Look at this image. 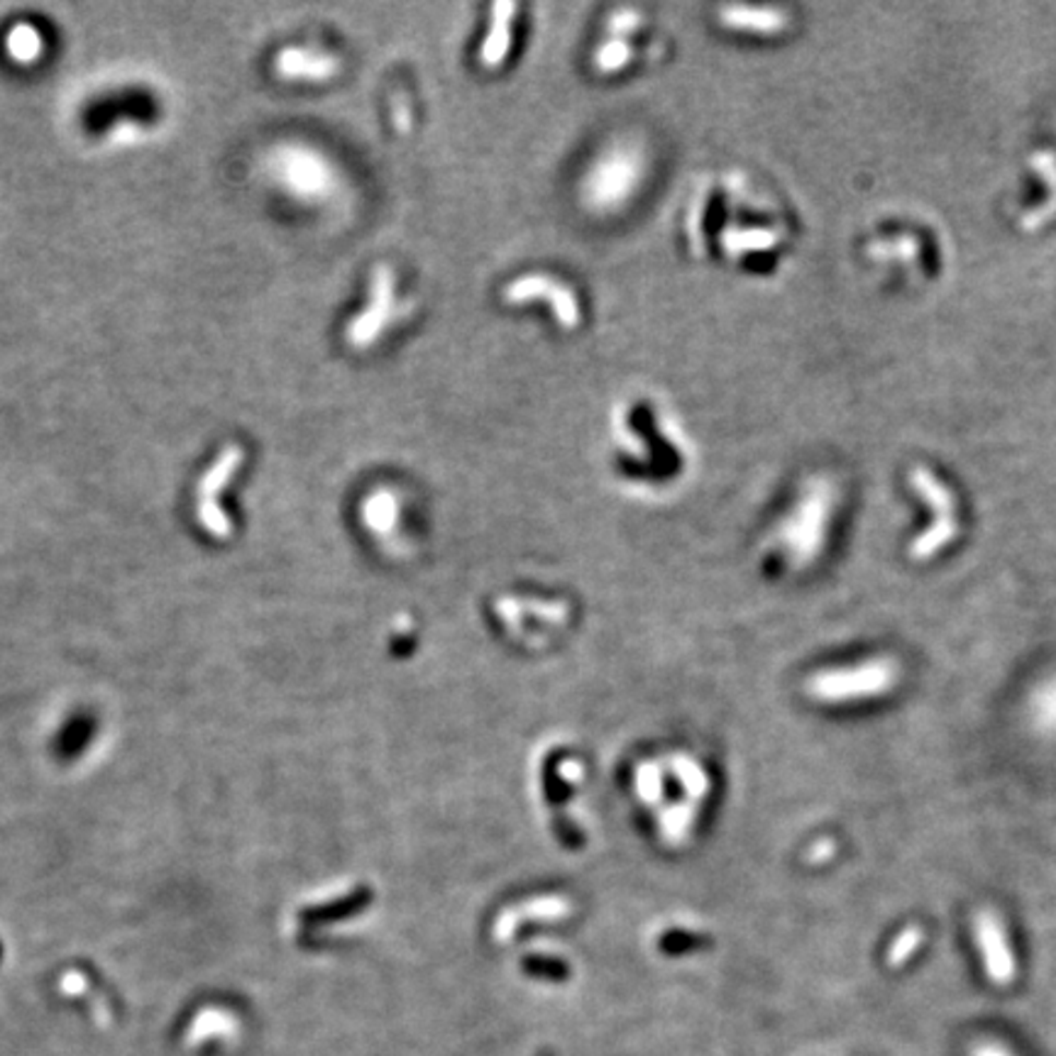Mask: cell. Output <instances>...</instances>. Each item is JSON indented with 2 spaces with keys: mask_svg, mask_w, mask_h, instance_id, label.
Listing matches in <instances>:
<instances>
[{
  "mask_svg": "<svg viewBox=\"0 0 1056 1056\" xmlns=\"http://www.w3.org/2000/svg\"><path fill=\"white\" fill-rule=\"evenodd\" d=\"M645 152L636 140H614L590 164L580 181V201L592 215L629 206L645 179Z\"/></svg>",
  "mask_w": 1056,
  "mask_h": 1056,
  "instance_id": "obj_1",
  "label": "cell"
},
{
  "mask_svg": "<svg viewBox=\"0 0 1056 1056\" xmlns=\"http://www.w3.org/2000/svg\"><path fill=\"white\" fill-rule=\"evenodd\" d=\"M834 509V487L824 479H812L799 491V499L778 529V546L793 566H807L822 550Z\"/></svg>",
  "mask_w": 1056,
  "mask_h": 1056,
  "instance_id": "obj_2",
  "label": "cell"
},
{
  "mask_svg": "<svg viewBox=\"0 0 1056 1056\" xmlns=\"http://www.w3.org/2000/svg\"><path fill=\"white\" fill-rule=\"evenodd\" d=\"M900 683V665L893 658H868L815 673L807 680V695L824 704H849L878 700L890 695Z\"/></svg>",
  "mask_w": 1056,
  "mask_h": 1056,
  "instance_id": "obj_3",
  "label": "cell"
},
{
  "mask_svg": "<svg viewBox=\"0 0 1056 1056\" xmlns=\"http://www.w3.org/2000/svg\"><path fill=\"white\" fill-rule=\"evenodd\" d=\"M274 174L296 199L321 203L341 189V174L321 152L306 145H286L274 157Z\"/></svg>",
  "mask_w": 1056,
  "mask_h": 1056,
  "instance_id": "obj_4",
  "label": "cell"
},
{
  "mask_svg": "<svg viewBox=\"0 0 1056 1056\" xmlns=\"http://www.w3.org/2000/svg\"><path fill=\"white\" fill-rule=\"evenodd\" d=\"M399 313L396 274L389 264H377L370 274L365 309L345 325V343L355 351H367L377 345Z\"/></svg>",
  "mask_w": 1056,
  "mask_h": 1056,
  "instance_id": "obj_5",
  "label": "cell"
},
{
  "mask_svg": "<svg viewBox=\"0 0 1056 1056\" xmlns=\"http://www.w3.org/2000/svg\"><path fill=\"white\" fill-rule=\"evenodd\" d=\"M245 460V450L240 446H225L223 453L213 460V465L206 470V475L199 482V499H197V517L201 526L206 529L215 538H228L233 533L230 519L221 507V495L228 482L238 475V470Z\"/></svg>",
  "mask_w": 1056,
  "mask_h": 1056,
  "instance_id": "obj_6",
  "label": "cell"
},
{
  "mask_svg": "<svg viewBox=\"0 0 1056 1056\" xmlns=\"http://www.w3.org/2000/svg\"><path fill=\"white\" fill-rule=\"evenodd\" d=\"M912 485H915L917 495L927 501L932 511L937 514V521L929 526V531L922 533L910 546V556L915 560H929L932 556L947 546L949 541L957 536V521H953V497L951 491L937 482V477H932L927 470H917L912 475Z\"/></svg>",
  "mask_w": 1056,
  "mask_h": 1056,
  "instance_id": "obj_7",
  "label": "cell"
},
{
  "mask_svg": "<svg viewBox=\"0 0 1056 1056\" xmlns=\"http://www.w3.org/2000/svg\"><path fill=\"white\" fill-rule=\"evenodd\" d=\"M501 296H505L507 304H514V306L531 304V301L548 304L550 311H553V318H556V323L562 325V328H568V331L578 328L580 321H582V311H580V301H578L576 292H572L570 286H566L562 282L553 280V276H546V274L519 276V280H514L509 286H505V294H501Z\"/></svg>",
  "mask_w": 1056,
  "mask_h": 1056,
  "instance_id": "obj_8",
  "label": "cell"
},
{
  "mask_svg": "<svg viewBox=\"0 0 1056 1056\" xmlns=\"http://www.w3.org/2000/svg\"><path fill=\"white\" fill-rule=\"evenodd\" d=\"M973 937L981 949L983 969L993 986H1010L1015 981V957L1010 949L1008 932L996 910L983 907L973 915Z\"/></svg>",
  "mask_w": 1056,
  "mask_h": 1056,
  "instance_id": "obj_9",
  "label": "cell"
},
{
  "mask_svg": "<svg viewBox=\"0 0 1056 1056\" xmlns=\"http://www.w3.org/2000/svg\"><path fill=\"white\" fill-rule=\"evenodd\" d=\"M341 69V57L311 47H284L274 57V71L286 81H331Z\"/></svg>",
  "mask_w": 1056,
  "mask_h": 1056,
  "instance_id": "obj_10",
  "label": "cell"
},
{
  "mask_svg": "<svg viewBox=\"0 0 1056 1056\" xmlns=\"http://www.w3.org/2000/svg\"><path fill=\"white\" fill-rule=\"evenodd\" d=\"M519 5L514 0H501L489 10V29L479 47V64L495 71L507 61V55L514 43V20Z\"/></svg>",
  "mask_w": 1056,
  "mask_h": 1056,
  "instance_id": "obj_11",
  "label": "cell"
},
{
  "mask_svg": "<svg viewBox=\"0 0 1056 1056\" xmlns=\"http://www.w3.org/2000/svg\"><path fill=\"white\" fill-rule=\"evenodd\" d=\"M720 23L736 33L775 35L787 27V15L781 8H756V5H726L720 8Z\"/></svg>",
  "mask_w": 1056,
  "mask_h": 1056,
  "instance_id": "obj_12",
  "label": "cell"
},
{
  "mask_svg": "<svg viewBox=\"0 0 1056 1056\" xmlns=\"http://www.w3.org/2000/svg\"><path fill=\"white\" fill-rule=\"evenodd\" d=\"M360 517L365 526L377 533V536H389V533L396 531L399 517H402V501H399L394 489L379 487L363 499Z\"/></svg>",
  "mask_w": 1056,
  "mask_h": 1056,
  "instance_id": "obj_13",
  "label": "cell"
},
{
  "mask_svg": "<svg viewBox=\"0 0 1056 1056\" xmlns=\"http://www.w3.org/2000/svg\"><path fill=\"white\" fill-rule=\"evenodd\" d=\"M5 52L15 64H35L45 55V35L33 23H17L8 29Z\"/></svg>",
  "mask_w": 1056,
  "mask_h": 1056,
  "instance_id": "obj_14",
  "label": "cell"
},
{
  "mask_svg": "<svg viewBox=\"0 0 1056 1056\" xmlns=\"http://www.w3.org/2000/svg\"><path fill=\"white\" fill-rule=\"evenodd\" d=\"M778 245V233L768 228H739V225H729L722 233V248L732 258H741L748 252H766Z\"/></svg>",
  "mask_w": 1056,
  "mask_h": 1056,
  "instance_id": "obj_15",
  "label": "cell"
},
{
  "mask_svg": "<svg viewBox=\"0 0 1056 1056\" xmlns=\"http://www.w3.org/2000/svg\"><path fill=\"white\" fill-rule=\"evenodd\" d=\"M631 61H633V47H631L629 39L609 37V39H604V43L597 49H594L592 67L597 69L600 74L609 76V74H619V71L627 69Z\"/></svg>",
  "mask_w": 1056,
  "mask_h": 1056,
  "instance_id": "obj_16",
  "label": "cell"
},
{
  "mask_svg": "<svg viewBox=\"0 0 1056 1056\" xmlns=\"http://www.w3.org/2000/svg\"><path fill=\"white\" fill-rule=\"evenodd\" d=\"M91 734H94V722H91L88 716H76V720H71L59 736V754L67 758L81 754L84 751V746L88 744Z\"/></svg>",
  "mask_w": 1056,
  "mask_h": 1056,
  "instance_id": "obj_17",
  "label": "cell"
},
{
  "mask_svg": "<svg viewBox=\"0 0 1056 1056\" xmlns=\"http://www.w3.org/2000/svg\"><path fill=\"white\" fill-rule=\"evenodd\" d=\"M922 941H925V932H922V927L910 925V927L902 929L900 935L895 937L893 945H890V949H888V966L900 969L902 963H907L912 953H915L922 947Z\"/></svg>",
  "mask_w": 1056,
  "mask_h": 1056,
  "instance_id": "obj_18",
  "label": "cell"
},
{
  "mask_svg": "<svg viewBox=\"0 0 1056 1056\" xmlns=\"http://www.w3.org/2000/svg\"><path fill=\"white\" fill-rule=\"evenodd\" d=\"M641 23H643V15L636 8H619V10H614V13L607 20L609 37L629 39L636 33V29L641 27Z\"/></svg>",
  "mask_w": 1056,
  "mask_h": 1056,
  "instance_id": "obj_19",
  "label": "cell"
},
{
  "mask_svg": "<svg viewBox=\"0 0 1056 1056\" xmlns=\"http://www.w3.org/2000/svg\"><path fill=\"white\" fill-rule=\"evenodd\" d=\"M1037 716L1042 726L1056 732V683H1049V687L1040 692V700L1034 704V720Z\"/></svg>",
  "mask_w": 1056,
  "mask_h": 1056,
  "instance_id": "obj_20",
  "label": "cell"
},
{
  "mask_svg": "<svg viewBox=\"0 0 1056 1056\" xmlns=\"http://www.w3.org/2000/svg\"><path fill=\"white\" fill-rule=\"evenodd\" d=\"M976 1056H1002V1052L996 1049V1047H986V1049H981V1054H976Z\"/></svg>",
  "mask_w": 1056,
  "mask_h": 1056,
  "instance_id": "obj_21",
  "label": "cell"
}]
</instances>
